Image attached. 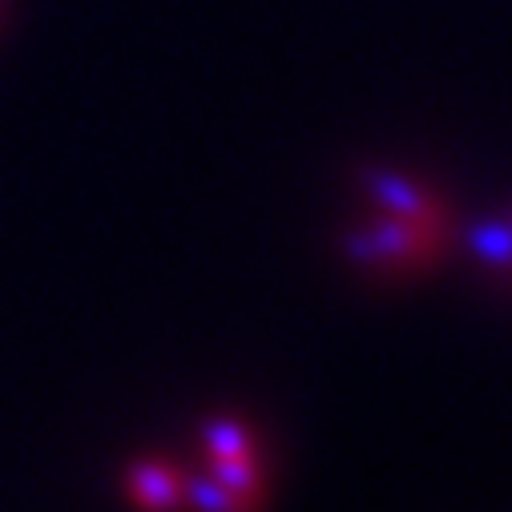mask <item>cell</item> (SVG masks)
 <instances>
[{"instance_id":"1","label":"cell","mask_w":512,"mask_h":512,"mask_svg":"<svg viewBox=\"0 0 512 512\" xmlns=\"http://www.w3.org/2000/svg\"><path fill=\"white\" fill-rule=\"evenodd\" d=\"M444 210L408 178H371V218L351 234V254L375 271H408L440 250Z\"/></svg>"},{"instance_id":"2","label":"cell","mask_w":512,"mask_h":512,"mask_svg":"<svg viewBox=\"0 0 512 512\" xmlns=\"http://www.w3.org/2000/svg\"><path fill=\"white\" fill-rule=\"evenodd\" d=\"M206 460L198 476H186V508L190 512H254L263 488V460L254 436L230 420H214L206 428Z\"/></svg>"},{"instance_id":"3","label":"cell","mask_w":512,"mask_h":512,"mask_svg":"<svg viewBox=\"0 0 512 512\" xmlns=\"http://www.w3.org/2000/svg\"><path fill=\"white\" fill-rule=\"evenodd\" d=\"M125 496L146 512H186V476L174 464L146 460L125 480Z\"/></svg>"}]
</instances>
